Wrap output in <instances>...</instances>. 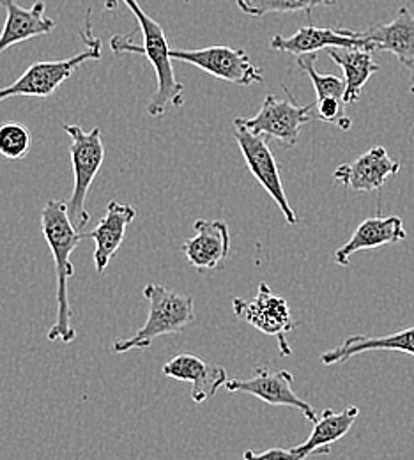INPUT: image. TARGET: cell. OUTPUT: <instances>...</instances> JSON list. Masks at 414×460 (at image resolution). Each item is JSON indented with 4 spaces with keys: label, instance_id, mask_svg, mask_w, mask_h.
I'll list each match as a JSON object with an SVG mask.
<instances>
[{
    "label": "cell",
    "instance_id": "1",
    "mask_svg": "<svg viewBox=\"0 0 414 460\" xmlns=\"http://www.w3.org/2000/svg\"><path fill=\"white\" fill-rule=\"evenodd\" d=\"M129 11L135 14L138 22V31L142 32L144 43H133L135 32L122 36L118 34L110 40V49L116 56L124 54H137L144 56L151 62L156 73L158 87L154 94L151 96V102L147 105V114L151 117H163L167 112V107L172 105L174 109H181L184 105V85L176 78L172 60L171 58V47L165 36L163 27L151 18L137 0H122Z\"/></svg>",
    "mask_w": 414,
    "mask_h": 460
},
{
    "label": "cell",
    "instance_id": "2",
    "mask_svg": "<svg viewBox=\"0 0 414 460\" xmlns=\"http://www.w3.org/2000/svg\"><path fill=\"white\" fill-rule=\"evenodd\" d=\"M41 230L50 246L56 262L57 277V319L50 328L47 339L50 342L71 344L76 341V330L73 326V310L69 305V279L75 275L71 253L85 239V232L76 230L73 226L67 202L50 199L41 211Z\"/></svg>",
    "mask_w": 414,
    "mask_h": 460
},
{
    "label": "cell",
    "instance_id": "3",
    "mask_svg": "<svg viewBox=\"0 0 414 460\" xmlns=\"http://www.w3.org/2000/svg\"><path fill=\"white\" fill-rule=\"evenodd\" d=\"M144 297L149 301L147 321L133 337L114 342L112 350L116 354L147 349L156 339L179 333L195 321V303L186 294L162 284H149L144 288Z\"/></svg>",
    "mask_w": 414,
    "mask_h": 460
},
{
    "label": "cell",
    "instance_id": "4",
    "mask_svg": "<svg viewBox=\"0 0 414 460\" xmlns=\"http://www.w3.org/2000/svg\"><path fill=\"white\" fill-rule=\"evenodd\" d=\"M92 11H87L85 29L80 31L87 47L73 58L62 60H40L27 67V71L11 85L0 87V103L11 98L27 96V98H50L60 89V85L69 80L76 67L89 60L101 58V40L92 32Z\"/></svg>",
    "mask_w": 414,
    "mask_h": 460
},
{
    "label": "cell",
    "instance_id": "5",
    "mask_svg": "<svg viewBox=\"0 0 414 460\" xmlns=\"http://www.w3.org/2000/svg\"><path fill=\"white\" fill-rule=\"evenodd\" d=\"M62 129L69 135V156L75 173V186L71 199L67 202V213L76 230L84 232L87 227L91 215L85 209V200L89 190L101 171L105 162V146L101 137V128H92L91 131H84L76 124L62 122Z\"/></svg>",
    "mask_w": 414,
    "mask_h": 460
},
{
    "label": "cell",
    "instance_id": "6",
    "mask_svg": "<svg viewBox=\"0 0 414 460\" xmlns=\"http://www.w3.org/2000/svg\"><path fill=\"white\" fill-rule=\"evenodd\" d=\"M234 137H236L237 146L242 153V158L248 165V171L268 191V195L275 200V204L282 211L286 222L289 226L296 227L299 218L286 195L278 164L269 149V138L264 135L251 133L244 124L239 122L237 117L234 119Z\"/></svg>",
    "mask_w": 414,
    "mask_h": 460
},
{
    "label": "cell",
    "instance_id": "7",
    "mask_svg": "<svg viewBox=\"0 0 414 460\" xmlns=\"http://www.w3.org/2000/svg\"><path fill=\"white\" fill-rule=\"evenodd\" d=\"M233 310L237 317L259 330L268 337H275L278 342L280 356L287 358L293 349L287 342V335L295 332L297 323L291 317V308L286 297L275 294L268 284H260L253 299L234 297Z\"/></svg>",
    "mask_w": 414,
    "mask_h": 460
},
{
    "label": "cell",
    "instance_id": "8",
    "mask_svg": "<svg viewBox=\"0 0 414 460\" xmlns=\"http://www.w3.org/2000/svg\"><path fill=\"white\" fill-rule=\"evenodd\" d=\"M171 58L179 62L191 64L211 76L239 87H250L264 84L262 69L244 50L231 49L225 45H215L193 50H171Z\"/></svg>",
    "mask_w": 414,
    "mask_h": 460
},
{
    "label": "cell",
    "instance_id": "9",
    "mask_svg": "<svg viewBox=\"0 0 414 460\" xmlns=\"http://www.w3.org/2000/svg\"><path fill=\"white\" fill-rule=\"evenodd\" d=\"M289 100H277L273 94L264 98L260 111L250 119L237 117L251 133L264 135L278 140L284 147L291 149L299 140L301 128L312 120L315 105H297L287 87H284Z\"/></svg>",
    "mask_w": 414,
    "mask_h": 460
},
{
    "label": "cell",
    "instance_id": "10",
    "mask_svg": "<svg viewBox=\"0 0 414 460\" xmlns=\"http://www.w3.org/2000/svg\"><path fill=\"white\" fill-rule=\"evenodd\" d=\"M295 377L287 370H269L264 365H259L255 368V374L250 379H229L225 388L231 394H246L251 395L262 402L277 407H293L299 411L308 421H317L315 409L297 397L296 392L293 390Z\"/></svg>",
    "mask_w": 414,
    "mask_h": 460
},
{
    "label": "cell",
    "instance_id": "11",
    "mask_svg": "<svg viewBox=\"0 0 414 460\" xmlns=\"http://www.w3.org/2000/svg\"><path fill=\"white\" fill-rule=\"evenodd\" d=\"M269 47L277 52L291 56H312L328 49H363L374 52L368 40L361 38L359 32L349 29H330V27H301L295 36L284 38L280 34L273 36Z\"/></svg>",
    "mask_w": 414,
    "mask_h": 460
},
{
    "label": "cell",
    "instance_id": "12",
    "mask_svg": "<svg viewBox=\"0 0 414 460\" xmlns=\"http://www.w3.org/2000/svg\"><path fill=\"white\" fill-rule=\"evenodd\" d=\"M163 376L189 383L191 401L206 402L216 395V392L227 385V370L222 365L209 363L197 354L181 352L163 365Z\"/></svg>",
    "mask_w": 414,
    "mask_h": 460
},
{
    "label": "cell",
    "instance_id": "13",
    "mask_svg": "<svg viewBox=\"0 0 414 460\" xmlns=\"http://www.w3.org/2000/svg\"><path fill=\"white\" fill-rule=\"evenodd\" d=\"M193 229L195 235L181 246L188 264L200 273L218 270L231 252L229 226L222 220H197Z\"/></svg>",
    "mask_w": 414,
    "mask_h": 460
},
{
    "label": "cell",
    "instance_id": "14",
    "mask_svg": "<svg viewBox=\"0 0 414 460\" xmlns=\"http://www.w3.org/2000/svg\"><path fill=\"white\" fill-rule=\"evenodd\" d=\"M399 171L401 165L390 158L386 147L375 146L357 156L355 162L340 165L333 177L348 190L370 193L381 190L388 177L397 175Z\"/></svg>",
    "mask_w": 414,
    "mask_h": 460
},
{
    "label": "cell",
    "instance_id": "15",
    "mask_svg": "<svg viewBox=\"0 0 414 460\" xmlns=\"http://www.w3.org/2000/svg\"><path fill=\"white\" fill-rule=\"evenodd\" d=\"M0 5L5 9V23L0 32V56L14 45L50 34L57 25V22L45 13V0H36L29 9L18 5L16 0H0Z\"/></svg>",
    "mask_w": 414,
    "mask_h": 460
},
{
    "label": "cell",
    "instance_id": "16",
    "mask_svg": "<svg viewBox=\"0 0 414 460\" xmlns=\"http://www.w3.org/2000/svg\"><path fill=\"white\" fill-rule=\"evenodd\" d=\"M137 217V209L129 204L120 202H109L107 213L100 220V224L91 232H85V239L94 241V268L100 275H103L110 264V261L116 257L119 248L124 243L126 229L131 226V222Z\"/></svg>",
    "mask_w": 414,
    "mask_h": 460
},
{
    "label": "cell",
    "instance_id": "17",
    "mask_svg": "<svg viewBox=\"0 0 414 460\" xmlns=\"http://www.w3.org/2000/svg\"><path fill=\"white\" fill-rule=\"evenodd\" d=\"M408 239L401 217H372L356 227L351 239L335 252V262L342 268L351 264V257L363 250H375L379 246L402 243Z\"/></svg>",
    "mask_w": 414,
    "mask_h": 460
},
{
    "label": "cell",
    "instance_id": "18",
    "mask_svg": "<svg viewBox=\"0 0 414 460\" xmlns=\"http://www.w3.org/2000/svg\"><path fill=\"white\" fill-rule=\"evenodd\" d=\"M357 416L359 409L356 405H349L344 411L324 409L313 423V430L308 439L291 448L293 454L297 460L308 459L313 456H328L331 452V447L349 434Z\"/></svg>",
    "mask_w": 414,
    "mask_h": 460
},
{
    "label": "cell",
    "instance_id": "19",
    "mask_svg": "<svg viewBox=\"0 0 414 460\" xmlns=\"http://www.w3.org/2000/svg\"><path fill=\"white\" fill-rule=\"evenodd\" d=\"M359 34L372 43L374 52H390L406 67H413L414 14L408 7H401L392 22L374 25Z\"/></svg>",
    "mask_w": 414,
    "mask_h": 460
},
{
    "label": "cell",
    "instance_id": "20",
    "mask_svg": "<svg viewBox=\"0 0 414 460\" xmlns=\"http://www.w3.org/2000/svg\"><path fill=\"white\" fill-rule=\"evenodd\" d=\"M370 350H395L414 358V326H410L402 332H395L384 337H365V335H351L342 344L331 350L322 352L321 363L326 367L346 363L351 358Z\"/></svg>",
    "mask_w": 414,
    "mask_h": 460
},
{
    "label": "cell",
    "instance_id": "21",
    "mask_svg": "<svg viewBox=\"0 0 414 460\" xmlns=\"http://www.w3.org/2000/svg\"><path fill=\"white\" fill-rule=\"evenodd\" d=\"M326 52L344 71V103H357L366 82L381 69L379 64H375L372 52L363 49H328Z\"/></svg>",
    "mask_w": 414,
    "mask_h": 460
},
{
    "label": "cell",
    "instance_id": "22",
    "mask_svg": "<svg viewBox=\"0 0 414 460\" xmlns=\"http://www.w3.org/2000/svg\"><path fill=\"white\" fill-rule=\"evenodd\" d=\"M237 7L253 18L275 13H306L310 14L319 5H333L337 0H236Z\"/></svg>",
    "mask_w": 414,
    "mask_h": 460
},
{
    "label": "cell",
    "instance_id": "23",
    "mask_svg": "<svg viewBox=\"0 0 414 460\" xmlns=\"http://www.w3.org/2000/svg\"><path fill=\"white\" fill-rule=\"evenodd\" d=\"M32 135L22 122H4L0 126V156L4 160H22L31 153Z\"/></svg>",
    "mask_w": 414,
    "mask_h": 460
},
{
    "label": "cell",
    "instance_id": "24",
    "mask_svg": "<svg viewBox=\"0 0 414 460\" xmlns=\"http://www.w3.org/2000/svg\"><path fill=\"white\" fill-rule=\"evenodd\" d=\"M315 62H317V54L312 56H301L297 58V66L310 76L312 85L315 89L317 94V102L326 100V98H339L344 100L346 94V80H342L340 76L335 75H321L315 69Z\"/></svg>",
    "mask_w": 414,
    "mask_h": 460
},
{
    "label": "cell",
    "instance_id": "25",
    "mask_svg": "<svg viewBox=\"0 0 414 460\" xmlns=\"http://www.w3.org/2000/svg\"><path fill=\"white\" fill-rule=\"evenodd\" d=\"M315 117L322 122L339 124L346 115V103L339 98H326L321 102H315Z\"/></svg>",
    "mask_w": 414,
    "mask_h": 460
},
{
    "label": "cell",
    "instance_id": "26",
    "mask_svg": "<svg viewBox=\"0 0 414 460\" xmlns=\"http://www.w3.org/2000/svg\"><path fill=\"white\" fill-rule=\"evenodd\" d=\"M244 460H297L293 450H284V448H269L264 452H253L246 450L242 454Z\"/></svg>",
    "mask_w": 414,
    "mask_h": 460
},
{
    "label": "cell",
    "instance_id": "27",
    "mask_svg": "<svg viewBox=\"0 0 414 460\" xmlns=\"http://www.w3.org/2000/svg\"><path fill=\"white\" fill-rule=\"evenodd\" d=\"M103 4H105V9L107 11H116L119 5V0H103Z\"/></svg>",
    "mask_w": 414,
    "mask_h": 460
},
{
    "label": "cell",
    "instance_id": "28",
    "mask_svg": "<svg viewBox=\"0 0 414 460\" xmlns=\"http://www.w3.org/2000/svg\"><path fill=\"white\" fill-rule=\"evenodd\" d=\"M337 126H339V128H340V129H344V131H348V129H349V128H351V119H349V117H344V119H342V120H340V122H339V124H337Z\"/></svg>",
    "mask_w": 414,
    "mask_h": 460
},
{
    "label": "cell",
    "instance_id": "29",
    "mask_svg": "<svg viewBox=\"0 0 414 460\" xmlns=\"http://www.w3.org/2000/svg\"><path fill=\"white\" fill-rule=\"evenodd\" d=\"M410 69H411V87H410V91H411V94H414V66Z\"/></svg>",
    "mask_w": 414,
    "mask_h": 460
}]
</instances>
